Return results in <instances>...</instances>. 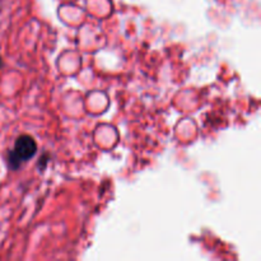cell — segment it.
Wrapping results in <instances>:
<instances>
[{"instance_id": "obj_2", "label": "cell", "mask_w": 261, "mask_h": 261, "mask_svg": "<svg viewBox=\"0 0 261 261\" xmlns=\"http://www.w3.org/2000/svg\"><path fill=\"white\" fill-rule=\"evenodd\" d=\"M0 64H2V60H0Z\"/></svg>"}, {"instance_id": "obj_1", "label": "cell", "mask_w": 261, "mask_h": 261, "mask_svg": "<svg viewBox=\"0 0 261 261\" xmlns=\"http://www.w3.org/2000/svg\"><path fill=\"white\" fill-rule=\"evenodd\" d=\"M37 152L36 142L28 135H20L14 143V148L8 153V165L12 170H17L23 162L31 160Z\"/></svg>"}]
</instances>
